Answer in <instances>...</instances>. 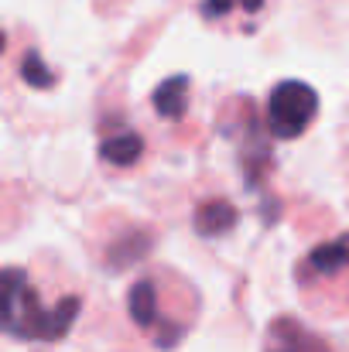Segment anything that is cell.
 I'll use <instances>...</instances> for the list:
<instances>
[{
  "mask_svg": "<svg viewBox=\"0 0 349 352\" xmlns=\"http://www.w3.org/2000/svg\"><path fill=\"white\" fill-rule=\"evenodd\" d=\"M79 315V298L65 294L55 305H45L31 270L0 267V332L14 339L52 342L62 339Z\"/></svg>",
  "mask_w": 349,
  "mask_h": 352,
  "instance_id": "obj_1",
  "label": "cell"
},
{
  "mask_svg": "<svg viewBox=\"0 0 349 352\" xmlns=\"http://www.w3.org/2000/svg\"><path fill=\"white\" fill-rule=\"evenodd\" d=\"M185 100H189V79H185V76L165 79V82L154 89V96H151L154 110L168 120H178L185 113Z\"/></svg>",
  "mask_w": 349,
  "mask_h": 352,
  "instance_id": "obj_7",
  "label": "cell"
},
{
  "mask_svg": "<svg viewBox=\"0 0 349 352\" xmlns=\"http://www.w3.org/2000/svg\"><path fill=\"white\" fill-rule=\"evenodd\" d=\"M24 79H28L31 86H38V89H48V86H52V72L38 62V55H28V58H24Z\"/></svg>",
  "mask_w": 349,
  "mask_h": 352,
  "instance_id": "obj_8",
  "label": "cell"
},
{
  "mask_svg": "<svg viewBox=\"0 0 349 352\" xmlns=\"http://www.w3.org/2000/svg\"><path fill=\"white\" fill-rule=\"evenodd\" d=\"M10 206H14V195H7V188L0 185V236L10 233L17 223H14V212H10Z\"/></svg>",
  "mask_w": 349,
  "mask_h": 352,
  "instance_id": "obj_9",
  "label": "cell"
},
{
  "mask_svg": "<svg viewBox=\"0 0 349 352\" xmlns=\"http://www.w3.org/2000/svg\"><path fill=\"white\" fill-rule=\"evenodd\" d=\"M236 219L240 216H236V209H233L226 199H213V202H206L195 212V230L202 236H223L236 226Z\"/></svg>",
  "mask_w": 349,
  "mask_h": 352,
  "instance_id": "obj_6",
  "label": "cell"
},
{
  "mask_svg": "<svg viewBox=\"0 0 349 352\" xmlns=\"http://www.w3.org/2000/svg\"><path fill=\"white\" fill-rule=\"evenodd\" d=\"M271 339H274V349L267 352H329L322 339H315L312 332H305L302 325H295L288 318H277L271 325Z\"/></svg>",
  "mask_w": 349,
  "mask_h": 352,
  "instance_id": "obj_4",
  "label": "cell"
},
{
  "mask_svg": "<svg viewBox=\"0 0 349 352\" xmlns=\"http://www.w3.org/2000/svg\"><path fill=\"white\" fill-rule=\"evenodd\" d=\"M140 154H144V140L137 133H130V130L100 140V157L107 164H114V168H134L140 161Z\"/></svg>",
  "mask_w": 349,
  "mask_h": 352,
  "instance_id": "obj_5",
  "label": "cell"
},
{
  "mask_svg": "<svg viewBox=\"0 0 349 352\" xmlns=\"http://www.w3.org/2000/svg\"><path fill=\"white\" fill-rule=\"evenodd\" d=\"M319 113V93L308 82L284 79L271 89L267 96V126L277 140H295L302 137Z\"/></svg>",
  "mask_w": 349,
  "mask_h": 352,
  "instance_id": "obj_2",
  "label": "cell"
},
{
  "mask_svg": "<svg viewBox=\"0 0 349 352\" xmlns=\"http://www.w3.org/2000/svg\"><path fill=\"white\" fill-rule=\"evenodd\" d=\"M0 52H3V31H0Z\"/></svg>",
  "mask_w": 349,
  "mask_h": 352,
  "instance_id": "obj_10",
  "label": "cell"
},
{
  "mask_svg": "<svg viewBox=\"0 0 349 352\" xmlns=\"http://www.w3.org/2000/svg\"><path fill=\"white\" fill-rule=\"evenodd\" d=\"M161 287H158V280H154V274H147V277H140L137 284H130V291H127V311H130V318H134V325L137 329H144V332H161Z\"/></svg>",
  "mask_w": 349,
  "mask_h": 352,
  "instance_id": "obj_3",
  "label": "cell"
}]
</instances>
